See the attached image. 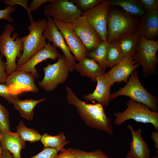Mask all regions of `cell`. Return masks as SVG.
<instances>
[{"label": "cell", "mask_w": 158, "mask_h": 158, "mask_svg": "<svg viewBox=\"0 0 158 158\" xmlns=\"http://www.w3.org/2000/svg\"><path fill=\"white\" fill-rule=\"evenodd\" d=\"M68 103L76 108L85 123L94 129L109 135L113 133L111 120L106 115L103 106L99 103L88 104L79 99L68 86H66Z\"/></svg>", "instance_id": "cell-1"}, {"label": "cell", "mask_w": 158, "mask_h": 158, "mask_svg": "<svg viewBox=\"0 0 158 158\" xmlns=\"http://www.w3.org/2000/svg\"><path fill=\"white\" fill-rule=\"evenodd\" d=\"M140 18L131 16L115 7L109 9L107 18V41L117 42L135 31Z\"/></svg>", "instance_id": "cell-2"}, {"label": "cell", "mask_w": 158, "mask_h": 158, "mask_svg": "<svg viewBox=\"0 0 158 158\" xmlns=\"http://www.w3.org/2000/svg\"><path fill=\"white\" fill-rule=\"evenodd\" d=\"M47 21L45 19L34 21L27 27L29 33L21 38L23 52L21 57L17 60V68L23 65L46 46V39L43 32Z\"/></svg>", "instance_id": "cell-3"}, {"label": "cell", "mask_w": 158, "mask_h": 158, "mask_svg": "<svg viewBox=\"0 0 158 158\" xmlns=\"http://www.w3.org/2000/svg\"><path fill=\"white\" fill-rule=\"evenodd\" d=\"M15 27L11 24H6L4 30L0 35V52L2 56L6 59V73L8 75L16 71L17 68L16 61L21 56L23 45L21 38L18 34L14 32L12 37L11 34Z\"/></svg>", "instance_id": "cell-4"}, {"label": "cell", "mask_w": 158, "mask_h": 158, "mask_svg": "<svg viewBox=\"0 0 158 158\" xmlns=\"http://www.w3.org/2000/svg\"><path fill=\"white\" fill-rule=\"evenodd\" d=\"M121 95L129 97L130 99L145 105L153 111H158V97L149 92L141 84L137 71L130 75L126 85L111 95V99L114 100Z\"/></svg>", "instance_id": "cell-5"}, {"label": "cell", "mask_w": 158, "mask_h": 158, "mask_svg": "<svg viewBox=\"0 0 158 158\" xmlns=\"http://www.w3.org/2000/svg\"><path fill=\"white\" fill-rule=\"evenodd\" d=\"M158 49L157 41L139 36L132 55L137 63L142 66L143 77L156 74L158 62L157 54Z\"/></svg>", "instance_id": "cell-6"}, {"label": "cell", "mask_w": 158, "mask_h": 158, "mask_svg": "<svg viewBox=\"0 0 158 158\" xmlns=\"http://www.w3.org/2000/svg\"><path fill=\"white\" fill-rule=\"evenodd\" d=\"M126 105L127 108L124 111L114 114L116 118L114 123L116 125H120L126 121L132 119L137 122L151 123L158 130L157 112L153 111L146 105L130 99Z\"/></svg>", "instance_id": "cell-7"}, {"label": "cell", "mask_w": 158, "mask_h": 158, "mask_svg": "<svg viewBox=\"0 0 158 158\" xmlns=\"http://www.w3.org/2000/svg\"><path fill=\"white\" fill-rule=\"evenodd\" d=\"M44 76L41 81H38L39 86L45 91L51 92L59 84L65 83L68 79L69 68L63 55L58 59L55 63L48 64L43 68Z\"/></svg>", "instance_id": "cell-8"}, {"label": "cell", "mask_w": 158, "mask_h": 158, "mask_svg": "<svg viewBox=\"0 0 158 158\" xmlns=\"http://www.w3.org/2000/svg\"><path fill=\"white\" fill-rule=\"evenodd\" d=\"M44 10L45 16L68 23L79 18L82 13L71 0H52Z\"/></svg>", "instance_id": "cell-9"}, {"label": "cell", "mask_w": 158, "mask_h": 158, "mask_svg": "<svg viewBox=\"0 0 158 158\" xmlns=\"http://www.w3.org/2000/svg\"><path fill=\"white\" fill-rule=\"evenodd\" d=\"M111 6L109 0H102L94 8L81 14L86 18L102 42L107 41L108 15Z\"/></svg>", "instance_id": "cell-10"}, {"label": "cell", "mask_w": 158, "mask_h": 158, "mask_svg": "<svg viewBox=\"0 0 158 158\" xmlns=\"http://www.w3.org/2000/svg\"><path fill=\"white\" fill-rule=\"evenodd\" d=\"M43 34L46 39L52 43L53 46L61 50L66 59L70 72H73L76 63V60L71 53L61 33L55 25L53 19L50 17H47Z\"/></svg>", "instance_id": "cell-11"}, {"label": "cell", "mask_w": 158, "mask_h": 158, "mask_svg": "<svg viewBox=\"0 0 158 158\" xmlns=\"http://www.w3.org/2000/svg\"><path fill=\"white\" fill-rule=\"evenodd\" d=\"M53 20L61 33L75 60L79 61L87 57L88 52L86 47L74 31L70 23H64L55 19Z\"/></svg>", "instance_id": "cell-12"}, {"label": "cell", "mask_w": 158, "mask_h": 158, "mask_svg": "<svg viewBox=\"0 0 158 158\" xmlns=\"http://www.w3.org/2000/svg\"><path fill=\"white\" fill-rule=\"evenodd\" d=\"M70 23L86 47L88 53L94 50L102 42L97 33L85 16H81Z\"/></svg>", "instance_id": "cell-13"}, {"label": "cell", "mask_w": 158, "mask_h": 158, "mask_svg": "<svg viewBox=\"0 0 158 158\" xmlns=\"http://www.w3.org/2000/svg\"><path fill=\"white\" fill-rule=\"evenodd\" d=\"M62 56L56 48L49 42L45 47L34 55L23 65L17 68L16 71L30 73L34 79H36L39 76V74L35 68L36 65L47 59L55 60Z\"/></svg>", "instance_id": "cell-14"}, {"label": "cell", "mask_w": 158, "mask_h": 158, "mask_svg": "<svg viewBox=\"0 0 158 158\" xmlns=\"http://www.w3.org/2000/svg\"><path fill=\"white\" fill-rule=\"evenodd\" d=\"M139 65L134 60L132 55H127L106 73L113 84L122 81L126 83L131 73Z\"/></svg>", "instance_id": "cell-15"}, {"label": "cell", "mask_w": 158, "mask_h": 158, "mask_svg": "<svg viewBox=\"0 0 158 158\" xmlns=\"http://www.w3.org/2000/svg\"><path fill=\"white\" fill-rule=\"evenodd\" d=\"M96 80L95 90L92 93L85 95L84 98L87 101L95 100L103 106H107L111 100V87L114 84L106 73L97 77Z\"/></svg>", "instance_id": "cell-16"}, {"label": "cell", "mask_w": 158, "mask_h": 158, "mask_svg": "<svg viewBox=\"0 0 158 158\" xmlns=\"http://www.w3.org/2000/svg\"><path fill=\"white\" fill-rule=\"evenodd\" d=\"M136 31L139 36L153 40L158 35V10L145 13L140 18Z\"/></svg>", "instance_id": "cell-17"}, {"label": "cell", "mask_w": 158, "mask_h": 158, "mask_svg": "<svg viewBox=\"0 0 158 158\" xmlns=\"http://www.w3.org/2000/svg\"><path fill=\"white\" fill-rule=\"evenodd\" d=\"M127 128L131 133L132 140L129 143L130 150L127 155L131 158H150L151 151L148 145L142 138V130L139 128L135 130L130 124L128 125Z\"/></svg>", "instance_id": "cell-18"}, {"label": "cell", "mask_w": 158, "mask_h": 158, "mask_svg": "<svg viewBox=\"0 0 158 158\" xmlns=\"http://www.w3.org/2000/svg\"><path fill=\"white\" fill-rule=\"evenodd\" d=\"M0 145L3 149L9 151L14 158H22L21 151L26 145L25 142L16 132L11 131L0 133Z\"/></svg>", "instance_id": "cell-19"}, {"label": "cell", "mask_w": 158, "mask_h": 158, "mask_svg": "<svg viewBox=\"0 0 158 158\" xmlns=\"http://www.w3.org/2000/svg\"><path fill=\"white\" fill-rule=\"evenodd\" d=\"M76 63L74 70L78 72L82 77L90 78L92 81H96V78L106 73V70L93 60L88 57Z\"/></svg>", "instance_id": "cell-20"}, {"label": "cell", "mask_w": 158, "mask_h": 158, "mask_svg": "<svg viewBox=\"0 0 158 158\" xmlns=\"http://www.w3.org/2000/svg\"><path fill=\"white\" fill-rule=\"evenodd\" d=\"M18 84L29 88V91L32 93H37L39 89L34 82V78L29 73L16 71L8 75L5 84L9 86Z\"/></svg>", "instance_id": "cell-21"}, {"label": "cell", "mask_w": 158, "mask_h": 158, "mask_svg": "<svg viewBox=\"0 0 158 158\" xmlns=\"http://www.w3.org/2000/svg\"><path fill=\"white\" fill-rule=\"evenodd\" d=\"M45 100V98L37 100L32 99L22 100L19 99L15 101L13 104L14 108L19 112L22 117L31 121L33 118L34 109L35 107Z\"/></svg>", "instance_id": "cell-22"}, {"label": "cell", "mask_w": 158, "mask_h": 158, "mask_svg": "<svg viewBox=\"0 0 158 158\" xmlns=\"http://www.w3.org/2000/svg\"><path fill=\"white\" fill-rule=\"evenodd\" d=\"M111 6L121 8L124 12L133 16H142L145 11L137 0H109Z\"/></svg>", "instance_id": "cell-23"}, {"label": "cell", "mask_w": 158, "mask_h": 158, "mask_svg": "<svg viewBox=\"0 0 158 158\" xmlns=\"http://www.w3.org/2000/svg\"><path fill=\"white\" fill-rule=\"evenodd\" d=\"M40 141L44 147L55 148L60 150L69 142L66 140V136L63 132L55 136L45 133L42 135Z\"/></svg>", "instance_id": "cell-24"}, {"label": "cell", "mask_w": 158, "mask_h": 158, "mask_svg": "<svg viewBox=\"0 0 158 158\" xmlns=\"http://www.w3.org/2000/svg\"><path fill=\"white\" fill-rule=\"evenodd\" d=\"M139 36L138 34L135 31L116 42L124 56L132 55Z\"/></svg>", "instance_id": "cell-25"}, {"label": "cell", "mask_w": 158, "mask_h": 158, "mask_svg": "<svg viewBox=\"0 0 158 158\" xmlns=\"http://www.w3.org/2000/svg\"><path fill=\"white\" fill-rule=\"evenodd\" d=\"M109 43L102 42L93 51L88 53V57L99 64L104 70L107 68V58Z\"/></svg>", "instance_id": "cell-26"}, {"label": "cell", "mask_w": 158, "mask_h": 158, "mask_svg": "<svg viewBox=\"0 0 158 158\" xmlns=\"http://www.w3.org/2000/svg\"><path fill=\"white\" fill-rule=\"evenodd\" d=\"M16 133L21 139L25 142L34 143L40 140L42 135L35 129L28 128L22 121H20L16 127Z\"/></svg>", "instance_id": "cell-27"}, {"label": "cell", "mask_w": 158, "mask_h": 158, "mask_svg": "<svg viewBox=\"0 0 158 158\" xmlns=\"http://www.w3.org/2000/svg\"><path fill=\"white\" fill-rule=\"evenodd\" d=\"M124 57L116 42L109 43L107 53V68H112Z\"/></svg>", "instance_id": "cell-28"}, {"label": "cell", "mask_w": 158, "mask_h": 158, "mask_svg": "<svg viewBox=\"0 0 158 158\" xmlns=\"http://www.w3.org/2000/svg\"><path fill=\"white\" fill-rule=\"evenodd\" d=\"M69 148L71 152L78 158H109L99 150L87 152L79 149Z\"/></svg>", "instance_id": "cell-29"}, {"label": "cell", "mask_w": 158, "mask_h": 158, "mask_svg": "<svg viewBox=\"0 0 158 158\" xmlns=\"http://www.w3.org/2000/svg\"><path fill=\"white\" fill-rule=\"evenodd\" d=\"M8 110L0 103V133L11 131Z\"/></svg>", "instance_id": "cell-30"}, {"label": "cell", "mask_w": 158, "mask_h": 158, "mask_svg": "<svg viewBox=\"0 0 158 158\" xmlns=\"http://www.w3.org/2000/svg\"><path fill=\"white\" fill-rule=\"evenodd\" d=\"M103 0H71L82 12H86L96 6Z\"/></svg>", "instance_id": "cell-31"}, {"label": "cell", "mask_w": 158, "mask_h": 158, "mask_svg": "<svg viewBox=\"0 0 158 158\" xmlns=\"http://www.w3.org/2000/svg\"><path fill=\"white\" fill-rule=\"evenodd\" d=\"M0 97H2L9 103H13L16 100L19 99L18 95L13 94L8 90V86L5 84L0 83Z\"/></svg>", "instance_id": "cell-32"}, {"label": "cell", "mask_w": 158, "mask_h": 158, "mask_svg": "<svg viewBox=\"0 0 158 158\" xmlns=\"http://www.w3.org/2000/svg\"><path fill=\"white\" fill-rule=\"evenodd\" d=\"M28 0H4V3L8 6L13 7L16 5H20L22 6L27 11L29 17L30 23L34 20L31 14L28 10Z\"/></svg>", "instance_id": "cell-33"}, {"label": "cell", "mask_w": 158, "mask_h": 158, "mask_svg": "<svg viewBox=\"0 0 158 158\" xmlns=\"http://www.w3.org/2000/svg\"><path fill=\"white\" fill-rule=\"evenodd\" d=\"M60 150L50 147H44L43 150L36 155L29 158H55Z\"/></svg>", "instance_id": "cell-34"}, {"label": "cell", "mask_w": 158, "mask_h": 158, "mask_svg": "<svg viewBox=\"0 0 158 158\" xmlns=\"http://www.w3.org/2000/svg\"><path fill=\"white\" fill-rule=\"evenodd\" d=\"M137 1L141 6H143L146 12L158 10V0H138Z\"/></svg>", "instance_id": "cell-35"}, {"label": "cell", "mask_w": 158, "mask_h": 158, "mask_svg": "<svg viewBox=\"0 0 158 158\" xmlns=\"http://www.w3.org/2000/svg\"><path fill=\"white\" fill-rule=\"evenodd\" d=\"M15 7L7 6L4 9L0 10V20L4 19L9 22L13 23V19L11 16V13L15 11Z\"/></svg>", "instance_id": "cell-36"}, {"label": "cell", "mask_w": 158, "mask_h": 158, "mask_svg": "<svg viewBox=\"0 0 158 158\" xmlns=\"http://www.w3.org/2000/svg\"><path fill=\"white\" fill-rule=\"evenodd\" d=\"M6 63L3 60L0 52V83L5 84L8 75L6 73Z\"/></svg>", "instance_id": "cell-37"}, {"label": "cell", "mask_w": 158, "mask_h": 158, "mask_svg": "<svg viewBox=\"0 0 158 158\" xmlns=\"http://www.w3.org/2000/svg\"><path fill=\"white\" fill-rule=\"evenodd\" d=\"M52 0H33L31 1L28 6L29 12L35 11L37 10L40 6L43 4L47 2H50Z\"/></svg>", "instance_id": "cell-38"}, {"label": "cell", "mask_w": 158, "mask_h": 158, "mask_svg": "<svg viewBox=\"0 0 158 158\" xmlns=\"http://www.w3.org/2000/svg\"><path fill=\"white\" fill-rule=\"evenodd\" d=\"M55 158H78L70 151L69 148L66 149L63 148Z\"/></svg>", "instance_id": "cell-39"}, {"label": "cell", "mask_w": 158, "mask_h": 158, "mask_svg": "<svg viewBox=\"0 0 158 158\" xmlns=\"http://www.w3.org/2000/svg\"><path fill=\"white\" fill-rule=\"evenodd\" d=\"M151 138L154 143V147L156 149H158V132L156 130L153 131L151 134Z\"/></svg>", "instance_id": "cell-40"}, {"label": "cell", "mask_w": 158, "mask_h": 158, "mask_svg": "<svg viewBox=\"0 0 158 158\" xmlns=\"http://www.w3.org/2000/svg\"><path fill=\"white\" fill-rule=\"evenodd\" d=\"M0 158H14L12 154L6 150L3 149V152Z\"/></svg>", "instance_id": "cell-41"}, {"label": "cell", "mask_w": 158, "mask_h": 158, "mask_svg": "<svg viewBox=\"0 0 158 158\" xmlns=\"http://www.w3.org/2000/svg\"><path fill=\"white\" fill-rule=\"evenodd\" d=\"M3 149L0 145V158H1L3 152Z\"/></svg>", "instance_id": "cell-42"}, {"label": "cell", "mask_w": 158, "mask_h": 158, "mask_svg": "<svg viewBox=\"0 0 158 158\" xmlns=\"http://www.w3.org/2000/svg\"><path fill=\"white\" fill-rule=\"evenodd\" d=\"M151 158H158V156L154 155Z\"/></svg>", "instance_id": "cell-43"}, {"label": "cell", "mask_w": 158, "mask_h": 158, "mask_svg": "<svg viewBox=\"0 0 158 158\" xmlns=\"http://www.w3.org/2000/svg\"><path fill=\"white\" fill-rule=\"evenodd\" d=\"M125 158H131L128 155H127V156Z\"/></svg>", "instance_id": "cell-44"}]
</instances>
